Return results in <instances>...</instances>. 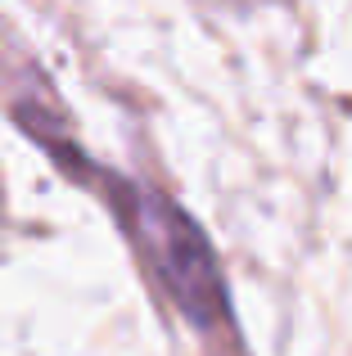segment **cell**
Returning a JSON list of instances; mask_svg holds the SVG:
<instances>
[{"label":"cell","instance_id":"6da1fadb","mask_svg":"<svg viewBox=\"0 0 352 356\" xmlns=\"http://www.w3.org/2000/svg\"><path fill=\"white\" fill-rule=\"evenodd\" d=\"M63 176H72L77 185L95 190L109 203L113 221L122 226V235L131 239V248L141 252L145 270L163 284V293L176 302V312L194 325L199 334H230V293L226 280H221V261L212 252L208 235L199 230V221L172 203L163 190L141 181H127V176L95 167L86 154L68 158Z\"/></svg>","mask_w":352,"mask_h":356}]
</instances>
